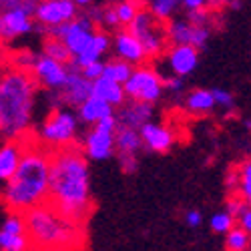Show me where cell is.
<instances>
[{
  "label": "cell",
  "mask_w": 251,
  "mask_h": 251,
  "mask_svg": "<svg viewBox=\"0 0 251 251\" xmlns=\"http://www.w3.org/2000/svg\"><path fill=\"white\" fill-rule=\"evenodd\" d=\"M78 113L73 111L71 107H54L49 117L40 123L36 139L52 149H60L73 145L78 137Z\"/></svg>",
  "instance_id": "5"
},
{
  "label": "cell",
  "mask_w": 251,
  "mask_h": 251,
  "mask_svg": "<svg viewBox=\"0 0 251 251\" xmlns=\"http://www.w3.org/2000/svg\"><path fill=\"white\" fill-rule=\"evenodd\" d=\"M43 52L49 54V56H52V58H56V60H60V62H65V65L73 62V54L67 49V45L62 43L60 38L50 36V34H47L45 40H43Z\"/></svg>",
  "instance_id": "28"
},
{
  "label": "cell",
  "mask_w": 251,
  "mask_h": 251,
  "mask_svg": "<svg viewBox=\"0 0 251 251\" xmlns=\"http://www.w3.org/2000/svg\"><path fill=\"white\" fill-rule=\"evenodd\" d=\"M36 54H32L30 50H16L10 54V62L14 69H23V71H30L32 62H34Z\"/></svg>",
  "instance_id": "33"
},
{
  "label": "cell",
  "mask_w": 251,
  "mask_h": 251,
  "mask_svg": "<svg viewBox=\"0 0 251 251\" xmlns=\"http://www.w3.org/2000/svg\"><path fill=\"white\" fill-rule=\"evenodd\" d=\"M38 82L30 71L4 67L0 78V133L2 141L23 139L28 135Z\"/></svg>",
  "instance_id": "3"
},
{
  "label": "cell",
  "mask_w": 251,
  "mask_h": 251,
  "mask_svg": "<svg viewBox=\"0 0 251 251\" xmlns=\"http://www.w3.org/2000/svg\"><path fill=\"white\" fill-rule=\"evenodd\" d=\"M78 8H93L95 6V0H75Z\"/></svg>",
  "instance_id": "43"
},
{
  "label": "cell",
  "mask_w": 251,
  "mask_h": 251,
  "mask_svg": "<svg viewBox=\"0 0 251 251\" xmlns=\"http://www.w3.org/2000/svg\"><path fill=\"white\" fill-rule=\"evenodd\" d=\"M26 223L34 251H76L87 239L85 223L67 217L49 201L26 211Z\"/></svg>",
  "instance_id": "4"
},
{
  "label": "cell",
  "mask_w": 251,
  "mask_h": 251,
  "mask_svg": "<svg viewBox=\"0 0 251 251\" xmlns=\"http://www.w3.org/2000/svg\"><path fill=\"white\" fill-rule=\"evenodd\" d=\"M82 149L91 161H109L117 155V133L100 127H89L82 137Z\"/></svg>",
  "instance_id": "14"
},
{
  "label": "cell",
  "mask_w": 251,
  "mask_h": 251,
  "mask_svg": "<svg viewBox=\"0 0 251 251\" xmlns=\"http://www.w3.org/2000/svg\"><path fill=\"white\" fill-rule=\"evenodd\" d=\"M183 107L191 115H209L217 109V100L213 89H193L185 95Z\"/></svg>",
  "instance_id": "23"
},
{
  "label": "cell",
  "mask_w": 251,
  "mask_h": 251,
  "mask_svg": "<svg viewBox=\"0 0 251 251\" xmlns=\"http://www.w3.org/2000/svg\"><path fill=\"white\" fill-rule=\"evenodd\" d=\"M76 113H78V119H80L82 125L93 127V125H97L99 121H102L104 117H109V115H113L117 111H115V107H111L107 100H100L97 97H91V99H87L76 109Z\"/></svg>",
  "instance_id": "24"
},
{
  "label": "cell",
  "mask_w": 251,
  "mask_h": 251,
  "mask_svg": "<svg viewBox=\"0 0 251 251\" xmlns=\"http://www.w3.org/2000/svg\"><path fill=\"white\" fill-rule=\"evenodd\" d=\"M245 129H249V131H251V121H245Z\"/></svg>",
  "instance_id": "45"
},
{
  "label": "cell",
  "mask_w": 251,
  "mask_h": 251,
  "mask_svg": "<svg viewBox=\"0 0 251 251\" xmlns=\"http://www.w3.org/2000/svg\"><path fill=\"white\" fill-rule=\"evenodd\" d=\"M237 225V217L233 213H229L227 209H221V211H215L209 219V227H211L213 233H219V235H225L229 233L231 229Z\"/></svg>",
  "instance_id": "30"
},
{
  "label": "cell",
  "mask_w": 251,
  "mask_h": 251,
  "mask_svg": "<svg viewBox=\"0 0 251 251\" xmlns=\"http://www.w3.org/2000/svg\"><path fill=\"white\" fill-rule=\"evenodd\" d=\"M0 251H32L26 213L6 209L0 223Z\"/></svg>",
  "instance_id": "10"
},
{
  "label": "cell",
  "mask_w": 251,
  "mask_h": 251,
  "mask_svg": "<svg viewBox=\"0 0 251 251\" xmlns=\"http://www.w3.org/2000/svg\"><path fill=\"white\" fill-rule=\"evenodd\" d=\"M215 100H217V109L221 111H233L235 109V97L231 91L227 89H213Z\"/></svg>",
  "instance_id": "34"
},
{
  "label": "cell",
  "mask_w": 251,
  "mask_h": 251,
  "mask_svg": "<svg viewBox=\"0 0 251 251\" xmlns=\"http://www.w3.org/2000/svg\"><path fill=\"white\" fill-rule=\"evenodd\" d=\"M109 2H121V0H109Z\"/></svg>",
  "instance_id": "46"
},
{
  "label": "cell",
  "mask_w": 251,
  "mask_h": 251,
  "mask_svg": "<svg viewBox=\"0 0 251 251\" xmlns=\"http://www.w3.org/2000/svg\"><path fill=\"white\" fill-rule=\"evenodd\" d=\"M97 30H99V26L89 14H78L75 20H71V23H65L60 26H52V28H45V34L60 38L75 58L91 47Z\"/></svg>",
  "instance_id": "7"
},
{
  "label": "cell",
  "mask_w": 251,
  "mask_h": 251,
  "mask_svg": "<svg viewBox=\"0 0 251 251\" xmlns=\"http://www.w3.org/2000/svg\"><path fill=\"white\" fill-rule=\"evenodd\" d=\"M115 6H117V14H119V20H121L123 28H127L137 18V14L145 8L143 0H121V2H115Z\"/></svg>",
  "instance_id": "29"
},
{
  "label": "cell",
  "mask_w": 251,
  "mask_h": 251,
  "mask_svg": "<svg viewBox=\"0 0 251 251\" xmlns=\"http://www.w3.org/2000/svg\"><path fill=\"white\" fill-rule=\"evenodd\" d=\"M237 225L251 233V203H245V207L241 209V213L237 215Z\"/></svg>",
  "instance_id": "39"
},
{
  "label": "cell",
  "mask_w": 251,
  "mask_h": 251,
  "mask_svg": "<svg viewBox=\"0 0 251 251\" xmlns=\"http://www.w3.org/2000/svg\"><path fill=\"white\" fill-rule=\"evenodd\" d=\"M141 137L145 143V149H149L153 153H167L175 143L173 129H169L167 125H161V123H153V121L145 123L141 127Z\"/></svg>",
  "instance_id": "18"
},
{
  "label": "cell",
  "mask_w": 251,
  "mask_h": 251,
  "mask_svg": "<svg viewBox=\"0 0 251 251\" xmlns=\"http://www.w3.org/2000/svg\"><path fill=\"white\" fill-rule=\"evenodd\" d=\"M25 149H26V141L23 139H8L2 141V147H0V181H8L16 169L20 167V161L25 157Z\"/></svg>",
  "instance_id": "19"
},
{
  "label": "cell",
  "mask_w": 251,
  "mask_h": 251,
  "mask_svg": "<svg viewBox=\"0 0 251 251\" xmlns=\"http://www.w3.org/2000/svg\"><path fill=\"white\" fill-rule=\"evenodd\" d=\"M30 73L45 91L60 93L62 87L67 85L71 67H67L65 62H60V60H56V58H52L45 52H40V54H36V58L32 62Z\"/></svg>",
  "instance_id": "12"
},
{
  "label": "cell",
  "mask_w": 251,
  "mask_h": 251,
  "mask_svg": "<svg viewBox=\"0 0 251 251\" xmlns=\"http://www.w3.org/2000/svg\"><path fill=\"white\" fill-rule=\"evenodd\" d=\"M155 115V104L153 102H143V100H131L125 102L119 109V125H127V127L141 129L145 123H149Z\"/></svg>",
  "instance_id": "20"
},
{
  "label": "cell",
  "mask_w": 251,
  "mask_h": 251,
  "mask_svg": "<svg viewBox=\"0 0 251 251\" xmlns=\"http://www.w3.org/2000/svg\"><path fill=\"white\" fill-rule=\"evenodd\" d=\"M113 54L117 58H123L131 62L133 67H141V65H147V52H145L141 40L129 30V28H119L113 34Z\"/></svg>",
  "instance_id": "17"
},
{
  "label": "cell",
  "mask_w": 251,
  "mask_h": 251,
  "mask_svg": "<svg viewBox=\"0 0 251 251\" xmlns=\"http://www.w3.org/2000/svg\"><path fill=\"white\" fill-rule=\"evenodd\" d=\"M78 16V6L75 0H40L34 18L40 28H52L71 23Z\"/></svg>",
  "instance_id": "13"
},
{
  "label": "cell",
  "mask_w": 251,
  "mask_h": 251,
  "mask_svg": "<svg viewBox=\"0 0 251 251\" xmlns=\"http://www.w3.org/2000/svg\"><path fill=\"white\" fill-rule=\"evenodd\" d=\"M167 34L169 45H191L195 49H205L211 38V25L193 23L189 16L167 20Z\"/></svg>",
  "instance_id": "11"
},
{
  "label": "cell",
  "mask_w": 251,
  "mask_h": 251,
  "mask_svg": "<svg viewBox=\"0 0 251 251\" xmlns=\"http://www.w3.org/2000/svg\"><path fill=\"white\" fill-rule=\"evenodd\" d=\"M36 18L25 8H6L0 14V34H2L4 43L16 40L20 36H26L32 30H36Z\"/></svg>",
  "instance_id": "15"
},
{
  "label": "cell",
  "mask_w": 251,
  "mask_h": 251,
  "mask_svg": "<svg viewBox=\"0 0 251 251\" xmlns=\"http://www.w3.org/2000/svg\"><path fill=\"white\" fill-rule=\"evenodd\" d=\"M223 247H225V251H249L251 249V233H247L245 229L235 225L231 231L225 233Z\"/></svg>",
  "instance_id": "27"
},
{
  "label": "cell",
  "mask_w": 251,
  "mask_h": 251,
  "mask_svg": "<svg viewBox=\"0 0 251 251\" xmlns=\"http://www.w3.org/2000/svg\"><path fill=\"white\" fill-rule=\"evenodd\" d=\"M229 0H209V8H213V10H219L223 6H227Z\"/></svg>",
  "instance_id": "42"
},
{
  "label": "cell",
  "mask_w": 251,
  "mask_h": 251,
  "mask_svg": "<svg viewBox=\"0 0 251 251\" xmlns=\"http://www.w3.org/2000/svg\"><path fill=\"white\" fill-rule=\"evenodd\" d=\"M91 159L78 145L52 149L50 157V195L49 203L67 217L85 223L93 211L91 197Z\"/></svg>",
  "instance_id": "1"
},
{
  "label": "cell",
  "mask_w": 251,
  "mask_h": 251,
  "mask_svg": "<svg viewBox=\"0 0 251 251\" xmlns=\"http://www.w3.org/2000/svg\"><path fill=\"white\" fill-rule=\"evenodd\" d=\"M141 149H145L141 129L119 125V129H117V155H139Z\"/></svg>",
  "instance_id": "25"
},
{
  "label": "cell",
  "mask_w": 251,
  "mask_h": 251,
  "mask_svg": "<svg viewBox=\"0 0 251 251\" xmlns=\"http://www.w3.org/2000/svg\"><path fill=\"white\" fill-rule=\"evenodd\" d=\"M183 8H185L187 12L207 10V8H209V0H183Z\"/></svg>",
  "instance_id": "41"
},
{
  "label": "cell",
  "mask_w": 251,
  "mask_h": 251,
  "mask_svg": "<svg viewBox=\"0 0 251 251\" xmlns=\"http://www.w3.org/2000/svg\"><path fill=\"white\" fill-rule=\"evenodd\" d=\"M239 171V187H237V193L247 201L251 203V159H245L239 163L237 167Z\"/></svg>",
  "instance_id": "32"
},
{
  "label": "cell",
  "mask_w": 251,
  "mask_h": 251,
  "mask_svg": "<svg viewBox=\"0 0 251 251\" xmlns=\"http://www.w3.org/2000/svg\"><path fill=\"white\" fill-rule=\"evenodd\" d=\"M133 71H135V67L131 65V62L115 56L111 60H104V75L102 76H107V78H111L115 82H121V85H125V82L131 78Z\"/></svg>",
  "instance_id": "26"
},
{
  "label": "cell",
  "mask_w": 251,
  "mask_h": 251,
  "mask_svg": "<svg viewBox=\"0 0 251 251\" xmlns=\"http://www.w3.org/2000/svg\"><path fill=\"white\" fill-rule=\"evenodd\" d=\"M26 149L16 173L2 185V205L10 211H30L49 201L50 195V157L36 135H26Z\"/></svg>",
  "instance_id": "2"
},
{
  "label": "cell",
  "mask_w": 251,
  "mask_h": 251,
  "mask_svg": "<svg viewBox=\"0 0 251 251\" xmlns=\"http://www.w3.org/2000/svg\"><path fill=\"white\" fill-rule=\"evenodd\" d=\"M38 4H40V0H0V6H2V10L20 6V8L28 10L30 14H34V12H36Z\"/></svg>",
  "instance_id": "35"
},
{
  "label": "cell",
  "mask_w": 251,
  "mask_h": 251,
  "mask_svg": "<svg viewBox=\"0 0 251 251\" xmlns=\"http://www.w3.org/2000/svg\"><path fill=\"white\" fill-rule=\"evenodd\" d=\"M93 97V80H89L78 69H75L71 65V73L67 78V85L62 87V91L58 93V100L62 107H71V109H78L87 99Z\"/></svg>",
  "instance_id": "16"
},
{
  "label": "cell",
  "mask_w": 251,
  "mask_h": 251,
  "mask_svg": "<svg viewBox=\"0 0 251 251\" xmlns=\"http://www.w3.org/2000/svg\"><path fill=\"white\" fill-rule=\"evenodd\" d=\"M32 251H34V249H32Z\"/></svg>",
  "instance_id": "47"
},
{
  "label": "cell",
  "mask_w": 251,
  "mask_h": 251,
  "mask_svg": "<svg viewBox=\"0 0 251 251\" xmlns=\"http://www.w3.org/2000/svg\"><path fill=\"white\" fill-rule=\"evenodd\" d=\"M119 157V165H121V169L131 175L137 171V167H139V155H117Z\"/></svg>",
  "instance_id": "37"
},
{
  "label": "cell",
  "mask_w": 251,
  "mask_h": 251,
  "mask_svg": "<svg viewBox=\"0 0 251 251\" xmlns=\"http://www.w3.org/2000/svg\"><path fill=\"white\" fill-rule=\"evenodd\" d=\"M127 28L141 40L145 52H147V56L153 60H157L167 49H169V34H167L165 20H161L149 8H143Z\"/></svg>",
  "instance_id": "6"
},
{
  "label": "cell",
  "mask_w": 251,
  "mask_h": 251,
  "mask_svg": "<svg viewBox=\"0 0 251 251\" xmlns=\"http://www.w3.org/2000/svg\"><path fill=\"white\" fill-rule=\"evenodd\" d=\"M249 251H251V249H249Z\"/></svg>",
  "instance_id": "48"
},
{
  "label": "cell",
  "mask_w": 251,
  "mask_h": 251,
  "mask_svg": "<svg viewBox=\"0 0 251 251\" xmlns=\"http://www.w3.org/2000/svg\"><path fill=\"white\" fill-rule=\"evenodd\" d=\"M165 91H169L173 95H179L185 91V82L181 76H165Z\"/></svg>",
  "instance_id": "38"
},
{
  "label": "cell",
  "mask_w": 251,
  "mask_h": 251,
  "mask_svg": "<svg viewBox=\"0 0 251 251\" xmlns=\"http://www.w3.org/2000/svg\"><path fill=\"white\" fill-rule=\"evenodd\" d=\"M159 67L163 76H189L199 65V49L191 45H169L159 58Z\"/></svg>",
  "instance_id": "9"
},
{
  "label": "cell",
  "mask_w": 251,
  "mask_h": 251,
  "mask_svg": "<svg viewBox=\"0 0 251 251\" xmlns=\"http://www.w3.org/2000/svg\"><path fill=\"white\" fill-rule=\"evenodd\" d=\"M227 8H229V10H239V8H241V0H229Z\"/></svg>",
  "instance_id": "44"
},
{
  "label": "cell",
  "mask_w": 251,
  "mask_h": 251,
  "mask_svg": "<svg viewBox=\"0 0 251 251\" xmlns=\"http://www.w3.org/2000/svg\"><path fill=\"white\" fill-rule=\"evenodd\" d=\"M125 91L131 100H143L157 104L165 95V76L157 67L141 65L135 67L131 78L125 82Z\"/></svg>",
  "instance_id": "8"
},
{
  "label": "cell",
  "mask_w": 251,
  "mask_h": 251,
  "mask_svg": "<svg viewBox=\"0 0 251 251\" xmlns=\"http://www.w3.org/2000/svg\"><path fill=\"white\" fill-rule=\"evenodd\" d=\"M181 6H183V0H149L147 8L155 12L161 20H171Z\"/></svg>",
  "instance_id": "31"
},
{
  "label": "cell",
  "mask_w": 251,
  "mask_h": 251,
  "mask_svg": "<svg viewBox=\"0 0 251 251\" xmlns=\"http://www.w3.org/2000/svg\"><path fill=\"white\" fill-rule=\"evenodd\" d=\"M109 50H113V36L109 34V30L104 28H99L97 34H95V40L91 43V47L73 58L71 65L75 69H85L87 65H91V62H97V60H102V56L107 54Z\"/></svg>",
  "instance_id": "21"
},
{
  "label": "cell",
  "mask_w": 251,
  "mask_h": 251,
  "mask_svg": "<svg viewBox=\"0 0 251 251\" xmlns=\"http://www.w3.org/2000/svg\"><path fill=\"white\" fill-rule=\"evenodd\" d=\"M82 75H85L89 80H97L104 75V60H97V62H91V65H87L85 69H78Z\"/></svg>",
  "instance_id": "36"
},
{
  "label": "cell",
  "mask_w": 251,
  "mask_h": 251,
  "mask_svg": "<svg viewBox=\"0 0 251 251\" xmlns=\"http://www.w3.org/2000/svg\"><path fill=\"white\" fill-rule=\"evenodd\" d=\"M201 223H203L201 211H197V209H189V211H185V225L187 227L197 229V227H201Z\"/></svg>",
  "instance_id": "40"
},
{
  "label": "cell",
  "mask_w": 251,
  "mask_h": 251,
  "mask_svg": "<svg viewBox=\"0 0 251 251\" xmlns=\"http://www.w3.org/2000/svg\"><path fill=\"white\" fill-rule=\"evenodd\" d=\"M93 97H97L100 100H107L115 109H121L129 99L127 91H125V85L115 82L107 76H100V78L93 80Z\"/></svg>",
  "instance_id": "22"
}]
</instances>
